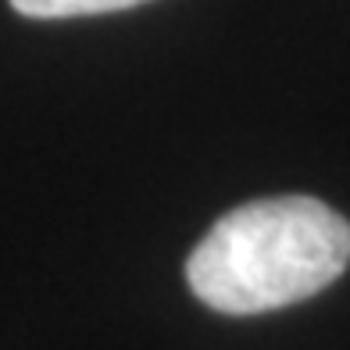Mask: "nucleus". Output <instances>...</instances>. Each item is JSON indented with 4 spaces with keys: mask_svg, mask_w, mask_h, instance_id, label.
I'll list each match as a JSON object with an SVG mask.
<instances>
[{
    "mask_svg": "<svg viewBox=\"0 0 350 350\" xmlns=\"http://www.w3.org/2000/svg\"><path fill=\"white\" fill-rule=\"evenodd\" d=\"M350 265V221L314 197H265L226 211L186 261L200 304L261 314L308 300Z\"/></svg>",
    "mask_w": 350,
    "mask_h": 350,
    "instance_id": "nucleus-1",
    "label": "nucleus"
},
{
    "mask_svg": "<svg viewBox=\"0 0 350 350\" xmlns=\"http://www.w3.org/2000/svg\"><path fill=\"white\" fill-rule=\"evenodd\" d=\"M147 4V0H11V8L25 18H83V14H111Z\"/></svg>",
    "mask_w": 350,
    "mask_h": 350,
    "instance_id": "nucleus-2",
    "label": "nucleus"
}]
</instances>
